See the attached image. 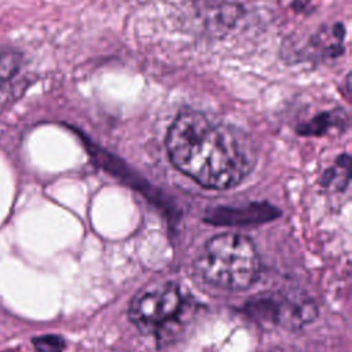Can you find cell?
Listing matches in <instances>:
<instances>
[{
	"label": "cell",
	"instance_id": "277c9868",
	"mask_svg": "<svg viewBox=\"0 0 352 352\" xmlns=\"http://www.w3.org/2000/svg\"><path fill=\"white\" fill-rule=\"evenodd\" d=\"M349 124L348 114L342 109H336L327 113H323L309 122L301 125L298 129L300 133L302 135H324L330 129H344Z\"/></svg>",
	"mask_w": 352,
	"mask_h": 352
},
{
	"label": "cell",
	"instance_id": "3957f363",
	"mask_svg": "<svg viewBox=\"0 0 352 352\" xmlns=\"http://www.w3.org/2000/svg\"><path fill=\"white\" fill-rule=\"evenodd\" d=\"M187 294L173 282L150 283L131 301L129 318L146 334L165 338L182 326L188 314Z\"/></svg>",
	"mask_w": 352,
	"mask_h": 352
},
{
	"label": "cell",
	"instance_id": "5b68a950",
	"mask_svg": "<svg viewBox=\"0 0 352 352\" xmlns=\"http://www.w3.org/2000/svg\"><path fill=\"white\" fill-rule=\"evenodd\" d=\"M265 205L260 206H250L248 209L242 210H234V209H219L216 216H217V223H228V224H245V223H252V221H263L267 219L265 214L274 217L275 210L274 208L265 209Z\"/></svg>",
	"mask_w": 352,
	"mask_h": 352
},
{
	"label": "cell",
	"instance_id": "52a82bcc",
	"mask_svg": "<svg viewBox=\"0 0 352 352\" xmlns=\"http://www.w3.org/2000/svg\"><path fill=\"white\" fill-rule=\"evenodd\" d=\"M348 169H349V157H348V155H342V157H340L338 161H337V168H331V169H329V170L324 173V176H323V179H322V183L326 184V186H329V187H331L333 184H336L338 188H340V187L342 188V186H345V184L348 183V180L340 177V175L349 177Z\"/></svg>",
	"mask_w": 352,
	"mask_h": 352
},
{
	"label": "cell",
	"instance_id": "ba28073f",
	"mask_svg": "<svg viewBox=\"0 0 352 352\" xmlns=\"http://www.w3.org/2000/svg\"><path fill=\"white\" fill-rule=\"evenodd\" d=\"M33 345L37 352H62L65 348V341L59 336L45 334L33 338Z\"/></svg>",
	"mask_w": 352,
	"mask_h": 352
},
{
	"label": "cell",
	"instance_id": "6da1fadb",
	"mask_svg": "<svg viewBox=\"0 0 352 352\" xmlns=\"http://www.w3.org/2000/svg\"><path fill=\"white\" fill-rule=\"evenodd\" d=\"M165 146L175 168L205 188H231L256 165V148L243 131L192 109L175 117Z\"/></svg>",
	"mask_w": 352,
	"mask_h": 352
},
{
	"label": "cell",
	"instance_id": "7a4b0ae2",
	"mask_svg": "<svg viewBox=\"0 0 352 352\" xmlns=\"http://www.w3.org/2000/svg\"><path fill=\"white\" fill-rule=\"evenodd\" d=\"M197 268L204 280L216 287L243 290L258 278L260 258L248 236L226 232L206 242Z\"/></svg>",
	"mask_w": 352,
	"mask_h": 352
},
{
	"label": "cell",
	"instance_id": "8992f818",
	"mask_svg": "<svg viewBox=\"0 0 352 352\" xmlns=\"http://www.w3.org/2000/svg\"><path fill=\"white\" fill-rule=\"evenodd\" d=\"M21 55L12 50H0V81L7 82L19 69Z\"/></svg>",
	"mask_w": 352,
	"mask_h": 352
}]
</instances>
